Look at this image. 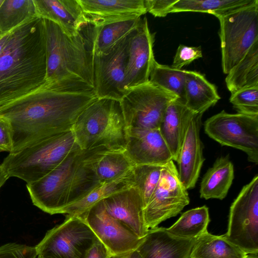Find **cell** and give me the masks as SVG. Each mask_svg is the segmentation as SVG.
<instances>
[{"label":"cell","mask_w":258,"mask_h":258,"mask_svg":"<svg viewBox=\"0 0 258 258\" xmlns=\"http://www.w3.org/2000/svg\"><path fill=\"white\" fill-rule=\"evenodd\" d=\"M98 99L95 91L60 92L40 88L0 109L10 122L16 152L72 130L80 114Z\"/></svg>","instance_id":"obj_1"},{"label":"cell","mask_w":258,"mask_h":258,"mask_svg":"<svg viewBox=\"0 0 258 258\" xmlns=\"http://www.w3.org/2000/svg\"><path fill=\"white\" fill-rule=\"evenodd\" d=\"M46 74L44 20L36 16L10 31L0 53V109L42 88Z\"/></svg>","instance_id":"obj_2"},{"label":"cell","mask_w":258,"mask_h":258,"mask_svg":"<svg viewBox=\"0 0 258 258\" xmlns=\"http://www.w3.org/2000/svg\"><path fill=\"white\" fill-rule=\"evenodd\" d=\"M43 20L46 74L41 88L60 92L94 91L93 51L87 26L86 35L84 27L70 37L55 23Z\"/></svg>","instance_id":"obj_3"},{"label":"cell","mask_w":258,"mask_h":258,"mask_svg":"<svg viewBox=\"0 0 258 258\" xmlns=\"http://www.w3.org/2000/svg\"><path fill=\"white\" fill-rule=\"evenodd\" d=\"M72 131L82 150L124 151L128 140L120 102L112 99L98 98L80 114Z\"/></svg>","instance_id":"obj_4"},{"label":"cell","mask_w":258,"mask_h":258,"mask_svg":"<svg viewBox=\"0 0 258 258\" xmlns=\"http://www.w3.org/2000/svg\"><path fill=\"white\" fill-rule=\"evenodd\" d=\"M79 148L71 130L10 153L1 165L9 177H17L27 183L49 173Z\"/></svg>","instance_id":"obj_5"},{"label":"cell","mask_w":258,"mask_h":258,"mask_svg":"<svg viewBox=\"0 0 258 258\" xmlns=\"http://www.w3.org/2000/svg\"><path fill=\"white\" fill-rule=\"evenodd\" d=\"M87 150L79 148L73 151L49 173L26 183L34 205L50 215L61 214L69 205L76 173Z\"/></svg>","instance_id":"obj_6"},{"label":"cell","mask_w":258,"mask_h":258,"mask_svg":"<svg viewBox=\"0 0 258 258\" xmlns=\"http://www.w3.org/2000/svg\"><path fill=\"white\" fill-rule=\"evenodd\" d=\"M218 19L222 68L227 75L258 41V3Z\"/></svg>","instance_id":"obj_7"},{"label":"cell","mask_w":258,"mask_h":258,"mask_svg":"<svg viewBox=\"0 0 258 258\" xmlns=\"http://www.w3.org/2000/svg\"><path fill=\"white\" fill-rule=\"evenodd\" d=\"M204 130L222 146L240 150L249 161L258 163V115L222 110L207 119Z\"/></svg>","instance_id":"obj_8"},{"label":"cell","mask_w":258,"mask_h":258,"mask_svg":"<svg viewBox=\"0 0 258 258\" xmlns=\"http://www.w3.org/2000/svg\"><path fill=\"white\" fill-rule=\"evenodd\" d=\"M178 98L150 81L128 91L121 100L127 129H156L169 104Z\"/></svg>","instance_id":"obj_9"},{"label":"cell","mask_w":258,"mask_h":258,"mask_svg":"<svg viewBox=\"0 0 258 258\" xmlns=\"http://www.w3.org/2000/svg\"><path fill=\"white\" fill-rule=\"evenodd\" d=\"M98 239L82 218L67 215L64 222L48 230L35 247L37 255L52 258H85Z\"/></svg>","instance_id":"obj_10"},{"label":"cell","mask_w":258,"mask_h":258,"mask_svg":"<svg viewBox=\"0 0 258 258\" xmlns=\"http://www.w3.org/2000/svg\"><path fill=\"white\" fill-rule=\"evenodd\" d=\"M246 254L258 253V175L244 185L231 205L227 232Z\"/></svg>","instance_id":"obj_11"},{"label":"cell","mask_w":258,"mask_h":258,"mask_svg":"<svg viewBox=\"0 0 258 258\" xmlns=\"http://www.w3.org/2000/svg\"><path fill=\"white\" fill-rule=\"evenodd\" d=\"M189 203L187 189L181 182L173 161L164 165L159 180L144 209V220L149 229L176 216Z\"/></svg>","instance_id":"obj_12"},{"label":"cell","mask_w":258,"mask_h":258,"mask_svg":"<svg viewBox=\"0 0 258 258\" xmlns=\"http://www.w3.org/2000/svg\"><path fill=\"white\" fill-rule=\"evenodd\" d=\"M130 35L107 53H93L94 90L98 98L120 101L128 92L125 69Z\"/></svg>","instance_id":"obj_13"},{"label":"cell","mask_w":258,"mask_h":258,"mask_svg":"<svg viewBox=\"0 0 258 258\" xmlns=\"http://www.w3.org/2000/svg\"><path fill=\"white\" fill-rule=\"evenodd\" d=\"M79 216L85 221L112 255L136 250L143 239L110 216L106 211L103 200Z\"/></svg>","instance_id":"obj_14"},{"label":"cell","mask_w":258,"mask_h":258,"mask_svg":"<svg viewBox=\"0 0 258 258\" xmlns=\"http://www.w3.org/2000/svg\"><path fill=\"white\" fill-rule=\"evenodd\" d=\"M155 34L151 33L146 17L141 18L130 33L125 69V85L128 91L149 81L156 60L153 52Z\"/></svg>","instance_id":"obj_15"},{"label":"cell","mask_w":258,"mask_h":258,"mask_svg":"<svg viewBox=\"0 0 258 258\" xmlns=\"http://www.w3.org/2000/svg\"><path fill=\"white\" fill-rule=\"evenodd\" d=\"M125 153L135 165L164 166L173 160L171 152L159 128L127 129Z\"/></svg>","instance_id":"obj_16"},{"label":"cell","mask_w":258,"mask_h":258,"mask_svg":"<svg viewBox=\"0 0 258 258\" xmlns=\"http://www.w3.org/2000/svg\"><path fill=\"white\" fill-rule=\"evenodd\" d=\"M202 115L194 113L190 117L176 161L179 179L187 190L195 187L205 161L200 137Z\"/></svg>","instance_id":"obj_17"},{"label":"cell","mask_w":258,"mask_h":258,"mask_svg":"<svg viewBox=\"0 0 258 258\" xmlns=\"http://www.w3.org/2000/svg\"><path fill=\"white\" fill-rule=\"evenodd\" d=\"M107 212L130 228L143 238L149 229L144 217V205L138 189L134 186L115 193L103 200Z\"/></svg>","instance_id":"obj_18"},{"label":"cell","mask_w":258,"mask_h":258,"mask_svg":"<svg viewBox=\"0 0 258 258\" xmlns=\"http://www.w3.org/2000/svg\"><path fill=\"white\" fill-rule=\"evenodd\" d=\"M94 26L123 19L141 17L147 13L144 0H78Z\"/></svg>","instance_id":"obj_19"},{"label":"cell","mask_w":258,"mask_h":258,"mask_svg":"<svg viewBox=\"0 0 258 258\" xmlns=\"http://www.w3.org/2000/svg\"><path fill=\"white\" fill-rule=\"evenodd\" d=\"M197 239L176 237L157 226L149 229L136 250L142 258H189Z\"/></svg>","instance_id":"obj_20"},{"label":"cell","mask_w":258,"mask_h":258,"mask_svg":"<svg viewBox=\"0 0 258 258\" xmlns=\"http://www.w3.org/2000/svg\"><path fill=\"white\" fill-rule=\"evenodd\" d=\"M37 16L57 24L70 37L89 23L78 0H34Z\"/></svg>","instance_id":"obj_21"},{"label":"cell","mask_w":258,"mask_h":258,"mask_svg":"<svg viewBox=\"0 0 258 258\" xmlns=\"http://www.w3.org/2000/svg\"><path fill=\"white\" fill-rule=\"evenodd\" d=\"M194 112L179 99L169 104L159 130L172 156L177 161L188 122Z\"/></svg>","instance_id":"obj_22"},{"label":"cell","mask_w":258,"mask_h":258,"mask_svg":"<svg viewBox=\"0 0 258 258\" xmlns=\"http://www.w3.org/2000/svg\"><path fill=\"white\" fill-rule=\"evenodd\" d=\"M141 18L117 20L94 26L88 24V33L94 54L107 53L128 35L139 25Z\"/></svg>","instance_id":"obj_23"},{"label":"cell","mask_w":258,"mask_h":258,"mask_svg":"<svg viewBox=\"0 0 258 258\" xmlns=\"http://www.w3.org/2000/svg\"><path fill=\"white\" fill-rule=\"evenodd\" d=\"M220 99L214 85L202 74L186 71L185 79V106L192 112L203 114Z\"/></svg>","instance_id":"obj_24"},{"label":"cell","mask_w":258,"mask_h":258,"mask_svg":"<svg viewBox=\"0 0 258 258\" xmlns=\"http://www.w3.org/2000/svg\"><path fill=\"white\" fill-rule=\"evenodd\" d=\"M234 177V167L229 155L217 158L202 178L201 198L223 200L227 195Z\"/></svg>","instance_id":"obj_25"},{"label":"cell","mask_w":258,"mask_h":258,"mask_svg":"<svg viewBox=\"0 0 258 258\" xmlns=\"http://www.w3.org/2000/svg\"><path fill=\"white\" fill-rule=\"evenodd\" d=\"M225 83L231 94L245 88L258 87V41L227 74Z\"/></svg>","instance_id":"obj_26"},{"label":"cell","mask_w":258,"mask_h":258,"mask_svg":"<svg viewBox=\"0 0 258 258\" xmlns=\"http://www.w3.org/2000/svg\"><path fill=\"white\" fill-rule=\"evenodd\" d=\"M133 168L122 176L101 184L80 200L65 208L61 214L79 216L109 196L134 186Z\"/></svg>","instance_id":"obj_27"},{"label":"cell","mask_w":258,"mask_h":258,"mask_svg":"<svg viewBox=\"0 0 258 258\" xmlns=\"http://www.w3.org/2000/svg\"><path fill=\"white\" fill-rule=\"evenodd\" d=\"M246 254L224 235L206 232L197 238L189 258H245Z\"/></svg>","instance_id":"obj_28"},{"label":"cell","mask_w":258,"mask_h":258,"mask_svg":"<svg viewBox=\"0 0 258 258\" xmlns=\"http://www.w3.org/2000/svg\"><path fill=\"white\" fill-rule=\"evenodd\" d=\"M258 3V0H177L170 13L193 12L209 13L217 18Z\"/></svg>","instance_id":"obj_29"},{"label":"cell","mask_w":258,"mask_h":258,"mask_svg":"<svg viewBox=\"0 0 258 258\" xmlns=\"http://www.w3.org/2000/svg\"><path fill=\"white\" fill-rule=\"evenodd\" d=\"M210 221L209 209L204 205L184 212L173 225L166 229L176 237L198 238L208 232Z\"/></svg>","instance_id":"obj_30"},{"label":"cell","mask_w":258,"mask_h":258,"mask_svg":"<svg viewBox=\"0 0 258 258\" xmlns=\"http://www.w3.org/2000/svg\"><path fill=\"white\" fill-rule=\"evenodd\" d=\"M36 16L34 0H4L0 7V32L8 33Z\"/></svg>","instance_id":"obj_31"},{"label":"cell","mask_w":258,"mask_h":258,"mask_svg":"<svg viewBox=\"0 0 258 258\" xmlns=\"http://www.w3.org/2000/svg\"><path fill=\"white\" fill-rule=\"evenodd\" d=\"M135 166L124 151H107L97 161L95 171L103 184L122 176Z\"/></svg>","instance_id":"obj_32"},{"label":"cell","mask_w":258,"mask_h":258,"mask_svg":"<svg viewBox=\"0 0 258 258\" xmlns=\"http://www.w3.org/2000/svg\"><path fill=\"white\" fill-rule=\"evenodd\" d=\"M186 71L159 63L156 60L152 68L149 81L178 97L184 104Z\"/></svg>","instance_id":"obj_33"},{"label":"cell","mask_w":258,"mask_h":258,"mask_svg":"<svg viewBox=\"0 0 258 258\" xmlns=\"http://www.w3.org/2000/svg\"><path fill=\"white\" fill-rule=\"evenodd\" d=\"M163 166L153 164L135 165L133 170L134 185L142 198L144 208L159 180Z\"/></svg>","instance_id":"obj_34"},{"label":"cell","mask_w":258,"mask_h":258,"mask_svg":"<svg viewBox=\"0 0 258 258\" xmlns=\"http://www.w3.org/2000/svg\"><path fill=\"white\" fill-rule=\"evenodd\" d=\"M229 100L238 113L258 115V87L238 90L231 94Z\"/></svg>","instance_id":"obj_35"},{"label":"cell","mask_w":258,"mask_h":258,"mask_svg":"<svg viewBox=\"0 0 258 258\" xmlns=\"http://www.w3.org/2000/svg\"><path fill=\"white\" fill-rule=\"evenodd\" d=\"M202 56L201 46L191 47L180 44L176 50L171 67L176 69L181 70L184 66L189 64L194 60Z\"/></svg>","instance_id":"obj_36"},{"label":"cell","mask_w":258,"mask_h":258,"mask_svg":"<svg viewBox=\"0 0 258 258\" xmlns=\"http://www.w3.org/2000/svg\"><path fill=\"white\" fill-rule=\"evenodd\" d=\"M35 247L16 243L0 246V258H36Z\"/></svg>","instance_id":"obj_37"},{"label":"cell","mask_w":258,"mask_h":258,"mask_svg":"<svg viewBox=\"0 0 258 258\" xmlns=\"http://www.w3.org/2000/svg\"><path fill=\"white\" fill-rule=\"evenodd\" d=\"M177 0H144L147 12L156 17H164L170 13L172 6Z\"/></svg>","instance_id":"obj_38"},{"label":"cell","mask_w":258,"mask_h":258,"mask_svg":"<svg viewBox=\"0 0 258 258\" xmlns=\"http://www.w3.org/2000/svg\"><path fill=\"white\" fill-rule=\"evenodd\" d=\"M13 134L11 124L6 118L0 116V152H12Z\"/></svg>","instance_id":"obj_39"},{"label":"cell","mask_w":258,"mask_h":258,"mask_svg":"<svg viewBox=\"0 0 258 258\" xmlns=\"http://www.w3.org/2000/svg\"><path fill=\"white\" fill-rule=\"evenodd\" d=\"M112 255L108 248L98 239L89 249L85 258H109Z\"/></svg>","instance_id":"obj_40"},{"label":"cell","mask_w":258,"mask_h":258,"mask_svg":"<svg viewBox=\"0 0 258 258\" xmlns=\"http://www.w3.org/2000/svg\"><path fill=\"white\" fill-rule=\"evenodd\" d=\"M109 258H142V257L136 249L123 254L113 255Z\"/></svg>","instance_id":"obj_41"},{"label":"cell","mask_w":258,"mask_h":258,"mask_svg":"<svg viewBox=\"0 0 258 258\" xmlns=\"http://www.w3.org/2000/svg\"><path fill=\"white\" fill-rule=\"evenodd\" d=\"M9 178L3 167L0 164V188Z\"/></svg>","instance_id":"obj_42"},{"label":"cell","mask_w":258,"mask_h":258,"mask_svg":"<svg viewBox=\"0 0 258 258\" xmlns=\"http://www.w3.org/2000/svg\"><path fill=\"white\" fill-rule=\"evenodd\" d=\"M10 32V31L6 33H2L0 32V53L6 44L7 39L9 36Z\"/></svg>","instance_id":"obj_43"},{"label":"cell","mask_w":258,"mask_h":258,"mask_svg":"<svg viewBox=\"0 0 258 258\" xmlns=\"http://www.w3.org/2000/svg\"><path fill=\"white\" fill-rule=\"evenodd\" d=\"M258 253L246 254L245 258H258Z\"/></svg>","instance_id":"obj_44"},{"label":"cell","mask_w":258,"mask_h":258,"mask_svg":"<svg viewBox=\"0 0 258 258\" xmlns=\"http://www.w3.org/2000/svg\"><path fill=\"white\" fill-rule=\"evenodd\" d=\"M36 258H52V257H48V256H41V255H37Z\"/></svg>","instance_id":"obj_45"},{"label":"cell","mask_w":258,"mask_h":258,"mask_svg":"<svg viewBox=\"0 0 258 258\" xmlns=\"http://www.w3.org/2000/svg\"><path fill=\"white\" fill-rule=\"evenodd\" d=\"M4 2V0H0V7H1L2 4Z\"/></svg>","instance_id":"obj_46"}]
</instances>
